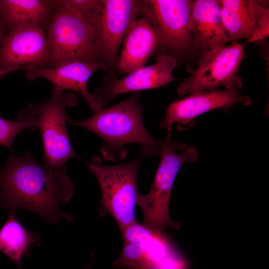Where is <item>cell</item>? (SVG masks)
Returning a JSON list of instances; mask_svg holds the SVG:
<instances>
[{"label": "cell", "instance_id": "6da1fadb", "mask_svg": "<svg viewBox=\"0 0 269 269\" xmlns=\"http://www.w3.org/2000/svg\"><path fill=\"white\" fill-rule=\"evenodd\" d=\"M74 191L65 167L51 170L41 165L29 150L20 157L11 154L0 168V207L8 211L25 209L46 223L58 225L62 218L74 220L60 206L69 202Z\"/></svg>", "mask_w": 269, "mask_h": 269}, {"label": "cell", "instance_id": "7a4b0ae2", "mask_svg": "<svg viewBox=\"0 0 269 269\" xmlns=\"http://www.w3.org/2000/svg\"><path fill=\"white\" fill-rule=\"evenodd\" d=\"M142 116V106L136 93L86 120L68 119V123L89 130L103 139L105 143L100 150L104 159L116 161L126 156L125 146L130 143L161 147L163 141L150 135L143 126Z\"/></svg>", "mask_w": 269, "mask_h": 269}, {"label": "cell", "instance_id": "3957f363", "mask_svg": "<svg viewBox=\"0 0 269 269\" xmlns=\"http://www.w3.org/2000/svg\"><path fill=\"white\" fill-rule=\"evenodd\" d=\"M160 151L161 147L145 146L135 159L129 162L107 165L100 157L94 156L88 164L102 192L99 214L112 216L121 231L137 222L135 206L139 193L137 176L140 166L146 158L160 156Z\"/></svg>", "mask_w": 269, "mask_h": 269}, {"label": "cell", "instance_id": "277c9868", "mask_svg": "<svg viewBox=\"0 0 269 269\" xmlns=\"http://www.w3.org/2000/svg\"><path fill=\"white\" fill-rule=\"evenodd\" d=\"M170 133L167 132L161 147V160L151 186L146 194L139 193L136 201L142 210V225L158 233L167 228H179V224L171 219L169 212L172 189L181 165L194 162L199 158L196 147L171 139Z\"/></svg>", "mask_w": 269, "mask_h": 269}, {"label": "cell", "instance_id": "5b68a950", "mask_svg": "<svg viewBox=\"0 0 269 269\" xmlns=\"http://www.w3.org/2000/svg\"><path fill=\"white\" fill-rule=\"evenodd\" d=\"M53 2V16L46 33V67L72 61H100L93 28L70 7L57 0Z\"/></svg>", "mask_w": 269, "mask_h": 269}, {"label": "cell", "instance_id": "8992f818", "mask_svg": "<svg viewBox=\"0 0 269 269\" xmlns=\"http://www.w3.org/2000/svg\"><path fill=\"white\" fill-rule=\"evenodd\" d=\"M71 93H53L47 101L31 104L27 109L36 117L44 151V165L54 170L65 167L70 158L77 157L71 144L67 130V107L77 103Z\"/></svg>", "mask_w": 269, "mask_h": 269}, {"label": "cell", "instance_id": "52a82bcc", "mask_svg": "<svg viewBox=\"0 0 269 269\" xmlns=\"http://www.w3.org/2000/svg\"><path fill=\"white\" fill-rule=\"evenodd\" d=\"M244 55L243 45L238 41L202 51L195 71L178 85L177 93L182 97L195 92L214 90L220 86L226 90H239L243 81L237 74Z\"/></svg>", "mask_w": 269, "mask_h": 269}, {"label": "cell", "instance_id": "ba28073f", "mask_svg": "<svg viewBox=\"0 0 269 269\" xmlns=\"http://www.w3.org/2000/svg\"><path fill=\"white\" fill-rule=\"evenodd\" d=\"M195 0H141L140 15L147 19L160 46L177 53L192 50L190 20Z\"/></svg>", "mask_w": 269, "mask_h": 269}, {"label": "cell", "instance_id": "9c48e42d", "mask_svg": "<svg viewBox=\"0 0 269 269\" xmlns=\"http://www.w3.org/2000/svg\"><path fill=\"white\" fill-rule=\"evenodd\" d=\"M141 0H102V8L94 31L99 60L107 70L116 69L120 47L140 15Z\"/></svg>", "mask_w": 269, "mask_h": 269}, {"label": "cell", "instance_id": "30bf717a", "mask_svg": "<svg viewBox=\"0 0 269 269\" xmlns=\"http://www.w3.org/2000/svg\"><path fill=\"white\" fill-rule=\"evenodd\" d=\"M99 69L107 70L100 61H72L53 67L30 66L24 70L29 80L42 78L49 81L54 87L53 93L64 90L78 93L86 100L95 114L103 109L104 104L94 93L89 92L87 85L93 73Z\"/></svg>", "mask_w": 269, "mask_h": 269}, {"label": "cell", "instance_id": "8fae6325", "mask_svg": "<svg viewBox=\"0 0 269 269\" xmlns=\"http://www.w3.org/2000/svg\"><path fill=\"white\" fill-rule=\"evenodd\" d=\"M49 59L47 34L35 26L10 32L1 42L0 69L24 70L28 67H46Z\"/></svg>", "mask_w": 269, "mask_h": 269}, {"label": "cell", "instance_id": "7c38bea8", "mask_svg": "<svg viewBox=\"0 0 269 269\" xmlns=\"http://www.w3.org/2000/svg\"><path fill=\"white\" fill-rule=\"evenodd\" d=\"M237 104L249 106L251 104L250 97L243 95L237 89L195 92L171 103L160 126L167 129V132H171L174 123L181 129L202 114L218 108L228 110Z\"/></svg>", "mask_w": 269, "mask_h": 269}, {"label": "cell", "instance_id": "4fadbf2b", "mask_svg": "<svg viewBox=\"0 0 269 269\" xmlns=\"http://www.w3.org/2000/svg\"><path fill=\"white\" fill-rule=\"evenodd\" d=\"M176 65L174 57L160 54L155 63L138 68L122 79L114 80L96 90L94 93L105 105L121 94L159 88L177 80L172 75Z\"/></svg>", "mask_w": 269, "mask_h": 269}, {"label": "cell", "instance_id": "5bb4252c", "mask_svg": "<svg viewBox=\"0 0 269 269\" xmlns=\"http://www.w3.org/2000/svg\"><path fill=\"white\" fill-rule=\"evenodd\" d=\"M192 50L201 52L223 47L230 42L218 0H195L190 20Z\"/></svg>", "mask_w": 269, "mask_h": 269}, {"label": "cell", "instance_id": "9a60e30c", "mask_svg": "<svg viewBox=\"0 0 269 269\" xmlns=\"http://www.w3.org/2000/svg\"><path fill=\"white\" fill-rule=\"evenodd\" d=\"M160 47L158 37L149 20L138 18L126 35L116 69L128 74L145 66L150 57Z\"/></svg>", "mask_w": 269, "mask_h": 269}, {"label": "cell", "instance_id": "2e32d148", "mask_svg": "<svg viewBox=\"0 0 269 269\" xmlns=\"http://www.w3.org/2000/svg\"><path fill=\"white\" fill-rule=\"evenodd\" d=\"M220 15L230 42L248 40L253 35L260 17L269 11V1L261 0H218Z\"/></svg>", "mask_w": 269, "mask_h": 269}, {"label": "cell", "instance_id": "e0dca14e", "mask_svg": "<svg viewBox=\"0 0 269 269\" xmlns=\"http://www.w3.org/2000/svg\"><path fill=\"white\" fill-rule=\"evenodd\" d=\"M53 10V0H2V20L10 32L28 26L47 30Z\"/></svg>", "mask_w": 269, "mask_h": 269}, {"label": "cell", "instance_id": "ac0fdd59", "mask_svg": "<svg viewBox=\"0 0 269 269\" xmlns=\"http://www.w3.org/2000/svg\"><path fill=\"white\" fill-rule=\"evenodd\" d=\"M37 232L27 229L18 219L16 210L9 211L7 219L0 228V251L8 257L19 269H23L21 260L29 256L33 247L40 245Z\"/></svg>", "mask_w": 269, "mask_h": 269}, {"label": "cell", "instance_id": "d6986e66", "mask_svg": "<svg viewBox=\"0 0 269 269\" xmlns=\"http://www.w3.org/2000/svg\"><path fill=\"white\" fill-rule=\"evenodd\" d=\"M37 128L36 117L26 109L21 111L15 121L9 120L0 116V144L11 149L13 140L21 131Z\"/></svg>", "mask_w": 269, "mask_h": 269}, {"label": "cell", "instance_id": "ffe728a7", "mask_svg": "<svg viewBox=\"0 0 269 269\" xmlns=\"http://www.w3.org/2000/svg\"><path fill=\"white\" fill-rule=\"evenodd\" d=\"M79 14L93 28L99 21L102 8V0H57Z\"/></svg>", "mask_w": 269, "mask_h": 269}, {"label": "cell", "instance_id": "44dd1931", "mask_svg": "<svg viewBox=\"0 0 269 269\" xmlns=\"http://www.w3.org/2000/svg\"><path fill=\"white\" fill-rule=\"evenodd\" d=\"M269 11L265 13L258 20L255 31L249 42H256L269 36Z\"/></svg>", "mask_w": 269, "mask_h": 269}, {"label": "cell", "instance_id": "7402d4cb", "mask_svg": "<svg viewBox=\"0 0 269 269\" xmlns=\"http://www.w3.org/2000/svg\"><path fill=\"white\" fill-rule=\"evenodd\" d=\"M5 25L2 21H0V42L1 43L7 35L5 32Z\"/></svg>", "mask_w": 269, "mask_h": 269}, {"label": "cell", "instance_id": "603a6c76", "mask_svg": "<svg viewBox=\"0 0 269 269\" xmlns=\"http://www.w3.org/2000/svg\"><path fill=\"white\" fill-rule=\"evenodd\" d=\"M13 69H0V77L11 72L14 71Z\"/></svg>", "mask_w": 269, "mask_h": 269}, {"label": "cell", "instance_id": "cb8c5ba5", "mask_svg": "<svg viewBox=\"0 0 269 269\" xmlns=\"http://www.w3.org/2000/svg\"><path fill=\"white\" fill-rule=\"evenodd\" d=\"M1 8H2V0H0V21H2V11H1Z\"/></svg>", "mask_w": 269, "mask_h": 269}, {"label": "cell", "instance_id": "d4e9b609", "mask_svg": "<svg viewBox=\"0 0 269 269\" xmlns=\"http://www.w3.org/2000/svg\"><path fill=\"white\" fill-rule=\"evenodd\" d=\"M84 269H92V267L90 265L86 266Z\"/></svg>", "mask_w": 269, "mask_h": 269}]
</instances>
